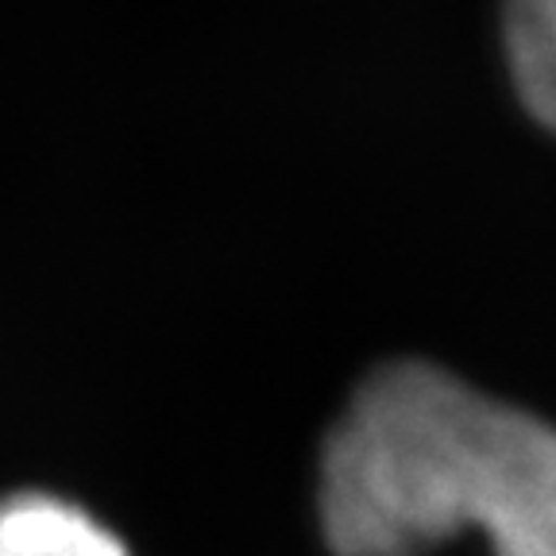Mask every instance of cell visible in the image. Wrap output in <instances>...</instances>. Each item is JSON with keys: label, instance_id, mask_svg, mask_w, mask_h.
I'll list each match as a JSON object with an SVG mask.
<instances>
[{"label": "cell", "instance_id": "cell-3", "mask_svg": "<svg viewBox=\"0 0 556 556\" xmlns=\"http://www.w3.org/2000/svg\"><path fill=\"white\" fill-rule=\"evenodd\" d=\"M503 27L521 104L556 131V0H506Z\"/></svg>", "mask_w": 556, "mask_h": 556}, {"label": "cell", "instance_id": "cell-1", "mask_svg": "<svg viewBox=\"0 0 556 556\" xmlns=\"http://www.w3.org/2000/svg\"><path fill=\"white\" fill-rule=\"evenodd\" d=\"M337 556H426L479 530L495 556H556V429L433 364L379 367L321 452Z\"/></svg>", "mask_w": 556, "mask_h": 556}, {"label": "cell", "instance_id": "cell-2", "mask_svg": "<svg viewBox=\"0 0 556 556\" xmlns=\"http://www.w3.org/2000/svg\"><path fill=\"white\" fill-rule=\"evenodd\" d=\"M0 556H128V548L81 506L24 491L0 503Z\"/></svg>", "mask_w": 556, "mask_h": 556}]
</instances>
